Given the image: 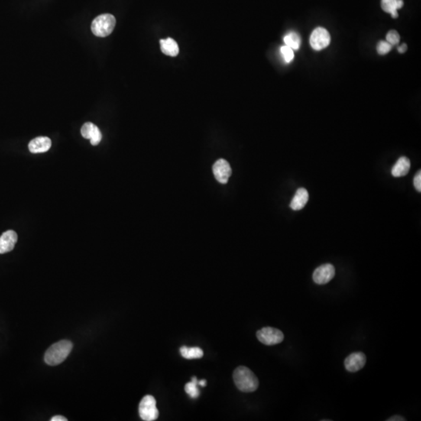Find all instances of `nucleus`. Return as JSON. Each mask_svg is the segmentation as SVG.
<instances>
[{
  "mask_svg": "<svg viewBox=\"0 0 421 421\" xmlns=\"http://www.w3.org/2000/svg\"><path fill=\"white\" fill-rule=\"evenodd\" d=\"M213 173L217 181L225 184L232 174V169L225 159H219L214 164Z\"/></svg>",
  "mask_w": 421,
  "mask_h": 421,
  "instance_id": "nucleus-9",
  "label": "nucleus"
},
{
  "mask_svg": "<svg viewBox=\"0 0 421 421\" xmlns=\"http://www.w3.org/2000/svg\"><path fill=\"white\" fill-rule=\"evenodd\" d=\"M139 414L143 420L153 421L159 417V410L156 407V400L152 396H146L140 401Z\"/></svg>",
  "mask_w": 421,
  "mask_h": 421,
  "instance_id": "nucleus-4",
  "label": "nucleus"
},
{
  "mask_svg": "<svg viewBox=\"0 0 421 421\" xmlns=\"http://www.w3.org/2000/svg\"><path fill=\"white\" fill-rule=\"evenodd\" d=\"M381 8L385 12L389 13L393 18H397L398 10L404 5L403 0H381Z\"/></svg>",
  "mask_w": 421,
  "mask_h": 421,
  "instance_id": "nucleus-15",
  "label": "nucleus"
},
{
  "mask_svg": "<svg viewBox=\"0 0 421 421\" xmlns=\"http://www.w3.org/2000/svg\"><path fill=\"white\" fill-rule=\"evenodd\" d=\"M234 380L239 390L243 393H253L257 390L259 381L255 374L248 367L240 366L234 372Z\"/></svg>",
  "mask_w": 421,
  "mask_h": 421,
  "instance_id": "nucleus-1",
  "label": "nucleus"
},
{
  "mask_svg": "<svg viewBox=\"0 0 421 421\" xmlns=\"http://www.w3.org/2000/svg\"><path fill=\"white\" fill-rule=\"evenodd\" d=\"M17 242V234L14 230H8L0 237V254H6L14 250Z\"/></svg>",
  "mask_w": 421,
  "mask_h": 421,
  "instance_id": "nucleus-11",
  "label": "nucleus"
},
{
  "mask_svg": "<svg viewBox=\"0 0 421 421\" xmlns=\"http://www.w3.org/2000/svg\"><path fill=\"white\" fill-rule=\"evenodd\" d=\"M52 421H67V419L64 416H53V418L51 419Z\"/></svg>",
  "mask_w": 421,
  "mask_h": 421,
  "instance_id": "nucleus-25",
  "label": "nucleus"
},
{
  "mask_svg": "<svg viewBox=\"0 0 421 421\" xmlns=\"http://www.w3.org/2000/svg\"><path fill=\"white\" fill-rule=\"evenodd\" d=\"M386 40H387L386 42H388L391 46H396L400 41V36H399L397 31L392 30V31L388 32L387 35H386Z\"/></svg>",
  "mask_w": 421,
  "mask_h": 421,
  "instance_id": "nucleus-21",
  "label": "nucleus"
},
{
  "mask_svg": "<svg viewBox=\"0 0 421 421\" xmlns=\"http://www.w3.org/2000/svg\"><path fill=\"white\" fill-rule=\"evenodd\" d=\"M51 146L52 141L49 137H39L33 139L31 142L29 143L28 148L31 153L37 154L46 152L49 151Z\"/></svg>",
  "mask_w": 421,
  "mask_h": 421,
  "instance_id": "nucleus-12",
  "label": "nucleus"
},
{
  "mask_svg": "<svg viewBox=\"0 0 421 421\" xmlns=\"http://www.w3.org/2000/svg\"><path fill=\"white\" fill-rule=\"evenodd\" d=\"M393 46H391L388 42L380 41L377 43V51L379 55H386L392 50Z\"/></svg>",
  "mask_w": 421,
  "mask_h": 421,
  "instance_id": "nucleus-22",
  "label": "nucleus"
},
{
  "mask_svg": "<svg viewBox=\"0 0 421 421\" xmlns=\"http://www.w3.org/2000/svg\"><path fill=\"white\" fill-rule=\"evenodd\" d=\"M335 275V269L332 264H325L315 269L313 274V280L318 285H325L329 283Z\"/></svg>",
  "mask_w": 421,
  "mask_h": 421,
  "instance_id": "nucleus-7",
  "label": "nucleus"
},
{
  "mask_svg": "<svg viewBox=\"0 0 421 421\" xmlns=\"http://www.w3.org/2000/svg\"><path fill=\"white\" fill-rule=\"evenodd\" d=\"M198 385H199V386H202V387H205V386H206L207 385L206 380H198Z\"/></svg>",
  "mask_w": 421,
  "mask_h": 421,
  "instance_id": "nucleus-27",
  "label": "nucleus"
},
{
  "mask_svg": "<svg viewBox=\"0 0 421 421\" xmlns=\"http://www.w3.org/2000/svg\"><path fill=\"white\" fill-rule=\"evenodd\" d=\"M280 53L286 63H290L293 60V58H294L293 50L291 48H289V46H282L280 49Z\"/></svg>",
  "mask_w": 421,
  "mask_h": 421,
  "instance_id": "nucleus-20",
  "label": "nucleus"
},
{
  "mask_svg": "<svg viewBox=\"0 0 421 421\" xmlns=\"http://www.w3.org/2000/svg\"><path fill=\"white\" fill-rule=\"evenodd\" d=\"M406 50H407V46H406V44H403L402 46L398 47V51L400 53H404Z\"/></svg>",
  "mask_w": 421,
  "mask_h": 421,
  "instance_id": "nucleus-26",
  "label": "nucleus"
},
{
  "mask_svg": "<svg viewBox=\"0 0 421 421\" xmlns=\"http://www.w3.org/2000/svg\"><path fill=\"white\" fill-rule=\"evenodd\" d=\"M413 183H414L415 188H416V190L418 192H421V172L419 171L417 173H416V176L414 177V180H413Z\"/></svg>",
  "mask_w": 421,
  "mask_h": 421,
  "instance_id": "nucleus-23",
  "label": "nucleus"
},
{
  "mask_svg": "<svg viewBox=\"0 0 421 421\" xmlns=\"http://www.w3.org/2000/svg\"><path fill=\"white\" fill-rule=\"evenodd\" d=\"M284 43L286 46L291 48L293 50H298L300 44H301V39H300V37L297 33L292 31V32L288 33L285 36Z\"/></svg>",
  "mask_w": 421,
  "mask_h": 421,
  "instance_id": "nucleus-18",
  "label": "nucleus"
},
{
  "mask_svg": "<svg viewBox=\"0 0 421 421\" xmlns=\"http://www.w3.org/2000/svg\"><path fill=\"white\" fill-rule=\"evenodd\" d=\"M388 421H405L406 420L403 416H399V415H395L387 419Z\"/></svg>",
  "mask_w": 421,
  "mask_h": 421,
  "instance_id": "nucleus-24",
  "label": "nucleus"
},
{
  "mask_svg": "<svg viewBox=\"0 0 421 421\" xmlns=\"http://www.w3.org/2000/svg\"><path fill=\"white\" fill-rule=\"evenodd\" d=\"M161 50L165 55L169 56H176L179 53V46L174 39L167 37L160 40Z\"/></svg>",
  "mask_w": 421,
  "mask_h": 421,
  "instance_id": "nucleus-16",
  "label": "nucleus"
},
{
  "mask_svg": "<svg viewBox=\"0 0 421 421\" xmlns=\"http://www.w3.org/2000/svg\"><path fill=\"white\" fill-rule=\"evenodd\" d=\"M198 380L196 377H192V381L185 385L184 389L186 393L193 399H197L199 396L200 392L198 390Z\"/></svg>",
  "mask_w": 421,
  "mask_h": 421,
  "instance_id": "nucleus-19",
  "label": "nucleus"
},
{
  "mask_svg": "<svg viewBox=\"0 0 421 421\" xmlns=\"http://www.w3.org/2000/svg\"><path fill=\"white\" fill-rule=\"evenodd\" d=\"M116 23L115 17L112 14H102L97 17L92 22V32L98 37H106L113 31Z\"/></svg>",
  "mask_w": 421,
  "mask_h": 421,
  "instance_id": "nucleus-3",
  "label": "nucleus"
},
{
  "mask_svg": "<svg viewBox=\"0 0 421 421\" xmlns=\"http://www.w3.org/2000/svg\"><path fill=\"white\" fill-rule=\"evenodd\" d=\"M410 166V161L408 158L404 157V156L399 158L392 169V175L395 177L406 176L409 172Z\"/></svg>",
  "mask_w": 421,
  "mask_h": 421,
  "instance_id": "nucleus-14",
  "label": "nucleus"
},
{
  "mask_svg": "<svg viewBox=\"0 0 421 421\" xmlns=\"http://www.w3.org/2000/svg\"><path fill=\"white\" fill-rule=\"evenodd\" d=\"M82 135L91 140L92 145H98L102 138V134L98 127L92 123H86L82 128Z\"/></svg>",
  "mask_w": 421,
  "mask_h": 421,
  "instance_id": "nucleus-10",
  "label": "nucleus"
},
{
  "mask_svg": "<svg viewBox=\"0 0 421 421\" xmlns=\"http://www.w3.org/2000/svg\"><path fill=\"white\" fill-rule=\"evenodd\" d=\"M367 358L362 352H355L349 355L344 361V365L350 372H357L365 366Z\"/></svg>",
  "mask_w": 421,
  "mask_h": 421,
  "instance_id": "nucleus-8",
  "label": "nucleus"
},
{
  "mask_svg": "<svg viewBox=\"0 0 421 421\" xmlns=\"http://www.w3.org/2000/svg\"><path fill=\"white\" fill-rule=\"evenodd\" d=\"M180 354L182 357L187 360H192V359H200L202 358L204 356L203 350L198 347H192V348H188L186 347H182L179 349Z\"/></svg>",
  "mask_w": 421,
  "mask_h": 421,
  "instance_id": "nucleus-17",
  "label": "nucleus"
},
{
  "mask_svg": "<svg viewBox=\"0 0 421 421\" xmlns=\"http://www.w3.org/2000/svg\"><path fill=\"white\" fill-rule=\"evenodd\" d=\"M73 349V343L69 340H62L48 349L45 354V361L50 366L61 364L67 358Z\"/></svg>",
  "mask_w": 421,
  "mask_h": 421,
  "instance_id": "nucleus-2",
  "label": "nucleus"
},
{
  "mask_svg": "<svg viewBox=\"0 0 421 421\" xmlns=\"http://www.w3.org/2000/svg\"><path fill=\"white\" fill-rule=\"evenodd\" d=\"M309 195L305 188H299L290 203V208L294 211L303 209L308 203Z\"/></svg>",
  "mask_w": 421,
  "mask_h": 421,
  "instance_id": "nucleus-13",
  "label": "nucleus"
},
{
  "mask_svg": "<svg viewBox=\"0 0 421 421\" xmlns=\"http://www.w3.org/2000/svg\"><path fill=\"white\" fill-rule=\"evenodd\" d=\"M257 338L264 345L273 346L283 342L284 335L277 328L265 327L257 331Z\"/></svg>",
  "mask_w": 421,
  "mask_h": 421,
  "instance_id": "nucleus-5",
  "label": "nucleus"
},
{
  "mask_svg": "<svg viewBox=\"0 0 421 421\" xmlns=\"http://www.w3.org/2000/svg\"><path fill=\"white\" fill-rule=\"evenodd\" d=\"M331 36L326 29L323 27H317L312 33L310 37V44L312 49L319 51L329 46Z\"/></svg>",
  "mask_w": 421,
  "mask_h": 421,
  "instance_id": "nucleus-6",
  "label": "nucleus"
}]
</instances>
